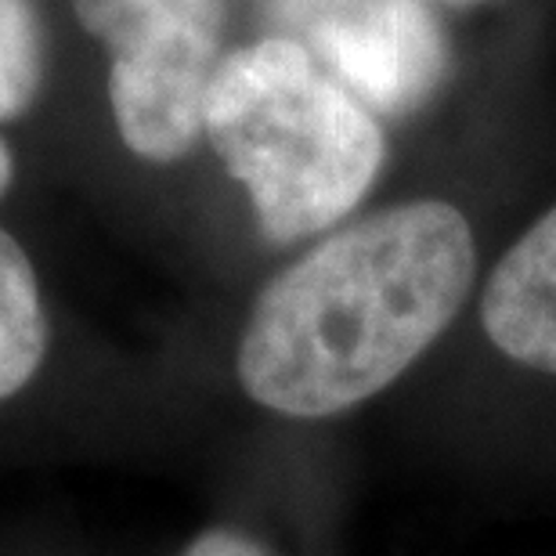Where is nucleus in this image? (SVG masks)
Wrapping results in <instances>:
<instances>
[{
  "mask_svg": "<svg viewBox=\"0 0 556 556\" xmlns=\"http://www.w3.org/2000/svg\"><path fill=\"white\" fill-rule=\"evenodd\" d=\"M473 278V228L444 199L332 228L253 300L236 354L242 391L289 419L358 408L433 348Z\"/></svg>",
  "mask_w": 556,
  "mask_h": 556,
  "instance_id": "obj_1",
  "label": "nucleus"
},
{
  "mask_svg": "<svg viewBox=\"0 0 556 556\" xmlns=\"http://www.w3.org/2000/svg\"><path fill=\"white\" fill-rule=\"evenodd\" d=\"M203 135L247 188L261 231L282 247L343 225L387 163L372 109L289 37H261L220 59Z\"/></svg>",
  "mask_w": 556,
  "mask_h": 556,
  "instance_id": "obj_2",
  "label": "nucleus"
},
{
  "mask_svg": "<svg viewBox=\"0 0 556 556\" xmlns=\"http://www.w3.org/2000/svg\"><path fill=\"white\" fill-rule=\"evenodd\" d=\"M73 11L109 51V105L127 149L149 163L192 152L225 59L228 0H73Z\"/></svg>",
  "mask_w": 556,
  "mask_h": 556,
  "instance_id": "obj_3",
  "label": "nucleus"
},
{
  "mask_svg": "<svg viewBox=\"0 0 556 556\" xmlns=\"http://www.w3.org/2000/svg\"><path fill=\"white\" fill-rule=\"evenodd\" d=\"M318 59L369 109L402 113L438 84L444 40L419 0H372L318 33Z\"/></svg>",
  "mask_w": 556,
  "mask_h": 556,
  "instance_id": "obj_4",
  "label": "nucleus"
},
{
  "mask_svg": "<svg viewBox=\"0 0 556 556\" xmlns=\"http://www.w3.org/2000/svg\"><path fill=\"white\" fill-rule=\"evenodd\" d=\"M481 326L509 362L556 376V206L498 257L481 293Z\"/></svg>",
  "mask_w": 556,
  "mask_h": 556,
  "instance_id": "obj_5",
  "label": "nucleus"
},
{
  "mask_svg": "<svg viewBox=\"0 0 556 556\" xmlns=\"http://www.w3.org/2000/svg\"><path fill=\"white\" fill-rule=\"evenodd\" d=\"M51 348V321L26 250L0 228V402L33 383Z\"/></svg>",
  "mask_w": 556,
  "mask_h": 556,
  "instance_id": "obj_6",
  "label": "nucleus"
},
{
  "mask_svg": "<svg viewBox=\"0 0 556 556\" xmlns=\"http://www.w3.org/2000/svg\"><path fill=\"white\" fill-rule=\"evenodd\" d=\"M43 73L40 22L29 0H0V124L22 116Z\"/></svg>",
  "mask_w": 556,
  "mask_h": 556,
  "instance_id": "obj_7",
  "label": "nucleus"
},
{
  "mask_svg": "<svg viewBox=\"0 0 556 556\" xmlns=\"http://www.w3.org/2000/svg\"><path fill=\"white\" fill-rule=\"evenodd\" d=\"M181 556H268V549L257 546V542L250 535H242V531L210 528L199 539H192V546H188Z\"/></svg>",
  "mask_w": 556,
  "mask_h": 556,
  "instance_id": "obj_8",
  "label": "nucleus"
},
{
  "mask_svg": "<svg viewBox=\"0 0 556 556\" xmlns=\"http://www.w3.org/2000/svg\"><path fill=\"white\" fill-rule=\"evenodd\" d=\"M459 4H466V0H459Z\"/></svg>",
  "mask_w": 556,
  "mask_h": 556,
  "instance_id": "obj_9",
  "label": "nucleus"
}]
</instances>
